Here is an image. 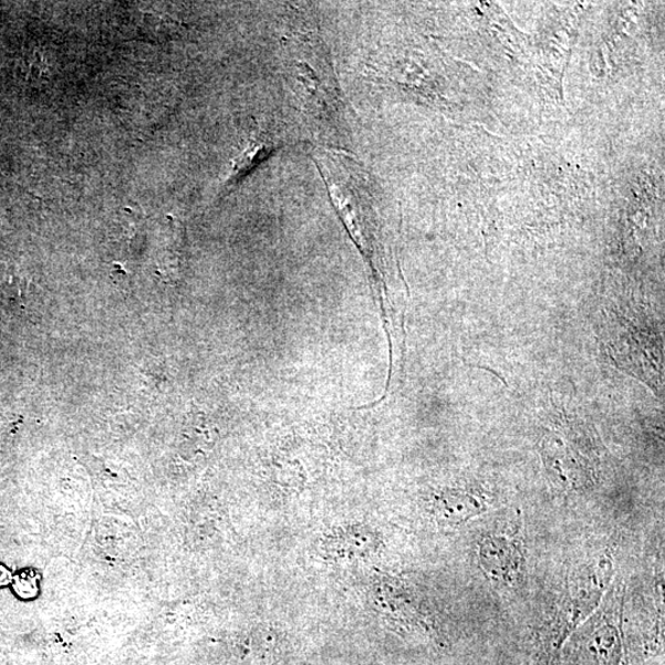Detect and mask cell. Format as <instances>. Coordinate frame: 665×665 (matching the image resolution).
Wrapping results in <instances>:
<instances>
[{
    "mask_svg": "<svg viewBox=\"0 0 665 665\" xmlns=\"http://www.w3.org/2000/svg\"><path fill=\"white\" fill-rule=\"evenodd\" d=\"M281 146L280 142L266 131H256L243 150V155L237 159L232 181L242 178L245 174L256 168L260 162L266 160Z\"/></svg>",
    "mask_w": 665,
    "mask_h": 665,
    "instance_id": "277c9868",
    "label": "cell"
},
{
    "mask_svg": "<svg viewBox=\"0 0 665 665\" xmlns=\"http://www.w3.org/2000/svg\"><path fill=\"white\" fill-rule=\"evenodd\" d=\"M487 510V501L481 495L467 492V490H454L441 499V515L451 524H463Z\"/></svg>",
    "mask_w": 665,
    "mask_h": 665,
    "instance_id": "3957f363",
    "label": "cell"
},
{
    "mask_svg": "<svg viewBox=\"0 0 665 665\" xmlns=\"http://www.w3.org/2000/svg\"><path fill=\"white\" fill-rule=\"evenodd\" d=\"M479 558L485 572L501 584L515 582L522 561L519 544L506 537H489L482 540Z\"/></svg>",
    "mask_w": 665,
    "mask_h": 665,
    "instance_id": "7a4b0ae2",
    "label": "cell"
},
{
    "mask_svg": "<svg viewBox=\"0 0 665 665\" xmlns=\"http://www.w3.org/2000/svg\"><path fill=\"white\" fill-rule=\"evenodd\" d=\"M289 52L290 71L294 81L301 85L308 111L321 113L323 120H332L341 104V97L336 93L331 64L323 56L322 49L303 37L291 41Z\"/></svg>",
    "mask_w": 665,
    "mask_h": 665,
    "instance_id": "6da1fadb",
    "label": "cell"
}]
</instances>
